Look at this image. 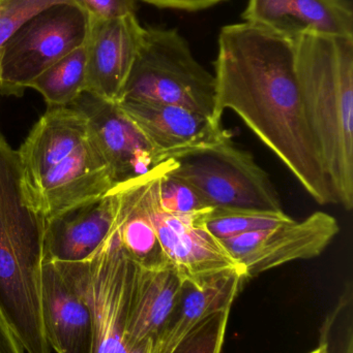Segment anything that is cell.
Instances as JSON below:
<instances>
[{
    "label": "cell",
    "mask_w": 353,
    "mask_h": 353,
    "mask_svg": "<svg viewBox=\"0 0 353 353\" xmlns=\"http://www.w3.org/2000/svg\"><path fill=\"white\" fill-rule=\"evenodd\" d=\"M339 232L334 216L315 212L302 221L292 220L220 242L249 279L292 261L319 256Z\"/></svg>",
    "instance_id": "ba28073f"
},
{
    "label": "cell",
    "mask_w": 353,
    "mask_h": 353,
    "mask_svg": "<svg viewBox=\"0 0 353 353\" xmlns=\"http://www.w3.org/2000/svg\"><path fill=\"white\" fill-rule=\"evenodd\" d=\"M73 0H0V49L30 19L57 4Z\"/></svg>",
    "instance_id": "484cf974"
},
{
    "label": "cell",
    "mask_w": 353,
    "mask_h": 353,
    "mask_svg": "<svg viewBox=\"0 0 353 353\" xmlns=\"http://www.w3.org/2000/svg\"><path fill=\"white\" fill-rule=\"evenodd\" d=\"M182 282L173 268L138 267L126 329L132 343L155 344L178 304Z\"/></svg>",
    "instance_id": "ffe728a7"
},
{
    "label": "cell",
    "mask_w": 353,
    "mask_h": 353,
    "mask_svg": "<svg viewBox=\"0 0 353 353\" xmlns=\"http://www.w3.org/2000/svg\"><path fill=\"white\" fill-rule=\"evenodd\" d=\"M352 285L348 283L339 302L321 330L329 353H353Z\"/></svg>",
    "instance_id": "603a6c76"
},
{
    "label": "cell",
    "mask_w": 353,
    "mask_h": 353,
    "mask_svg": "<svg viewBox=\"0 0 353 353\" xmlns=\"http://www.w3.org/2000/svg\"><path fill=\"white\" fill-rule=\"evenodd\" d=\"M171 167L162 173L158 181L159 207L171 215H188L211 209L190 184L168 173Z\"/></svg>",
    "instance_id": "cb8c5ba5"
},
{
    "label": "cell",
    "mask_w": 353,
    "mask_h": 353,
    "mask_svg": "<svg viewBox=\"0 0 353 353\" xmlns=\"http://www.w3.org/2000/svg\"><path fill=\"white\" fill-rule=\"evenodd\" d=\"M53 263L93 313V353H153V344L132 343L126 331L138 265L124 253L115 226L90 259Z\"/></svg>",
    "instance_id": "5b68a950"
},
{
    "label": "cell",
    "mask_w": 353,
    "mask_h": 353,
    "mask_svg": "<svg viewBox=\"0 0 353 353\" xmlns=\"http://www.w3.org/2000/svg\"><path fill=\"white\" fill-rule=\"evenodd\" d=\"M294 220L284 211L253 208H213L205 215V226L217 240L233 238Z\"/></svg>",
    "instance_id": "7402d4cb"
},
{
    "label": "cell",
    "mask_w": 353,
    "mask_h": 353,
    "mask_svg": "<svg viewBox=\"0 0 353 353\" xmlns=\"http://www.w3.org/2000/svg\"><path fill=\"white\" fill-rule=\"evenodd\" d=\"M151 173L117 185L112 190L117 197L115 230L124 253L141 269L160 270L170 265L149 211Z\"/></svg>",
    "instance_id": "d6986e66"
},
{
    "label": "cell",
    "mask_w": 353,
    "mask_h": 353,
    "mask_svg": "<svg viewBox=\"0 0 353 353\" xmlns=\"http://www.w3.org/2000/svg\"><path fill=\"white\" fill-rule=\"evenodd\" d=\"M26 187L33 203L48 218L107 194L114 184L103 159L89 140Z\"/></svg>",
    "instance_id": "5bb4252c"
},
{
    "label": "cell",
    "mask_w": 353,
    "mask_h": 353,
    "mask_svg": "<svg viewBox=\"0 0 353 353\" xmlns=\"http://www.w3.org/2000/svg\"><path fill=\"white\" fill-rule=\"evenodd\" d=\"M41 301L50 347L56 353H93V313L55 263L49 261L44 263Z\"/></svg>",
    "instance_id": "2e32d148"
},
{
    "label": "cell",
    "mask_w": 353,
    "mask_h": 353,
    "mask_svg": "<svg viewBox=\"0 0 353 353\" xmlns=\"http://www.w3.org/2000/svg\"><path fill=\"white\" fill-rule=\"evenodd\" d=\"M90 20H111L136 14L138 0H73Z\"/></svg>",
    "instance_id": "4316f807"
},
{
    "label": "cell",
    "mask_w": 353,
    "mask_h": 353,
    "mask_svg": "<svg viewBox=\"0 0 353 353\" xmlns=\"http://www.w3.org/2000/svg\"><path fill=\"white\" fill-rule=\"evenodd\" d=\"M230 310L211 315L197 325L172 353H221L227 331Z\"/></svg>",
    "instance_id": "d4e9b609"
},
{
    "label": "cell",
    "mask_w": 353,
    "mask_h": 353,
    "mask_svg": "<svg viewBox=\"0 0 353 353\" xmlns=\"http://www.w3.org/2000/svg\"><path fill=\"white\" fill-rule=\"evenodd\" d=\"M85 43L41 72L29 88L41 93L50 108L70 107L86 90Z\"/></svg>",
    "instance_id": "44dd1931"
},
{
    "label": "cell",
    "mask_w": 353,
    "mask_h": 353,
    "mask_svg": "<svg viewBox=\"0 0 353 353\" xmlns=\"http://www.w3.org/2000/svg\"><path fill=\"white\" fill-rule=\"evenodd\" d=\"M113 190L46 218L45 263H80L93 257L113 232Z\"/></svg>",
    "instance_id": "4fadbf2b"
},
{
    "label": "cell",
    "mask_w": 353,
    "mask_h": 353,
    "mask_svg": "<svg viewBox=\"0 0 353 353\" xmlns=\"http://www.w3.org/2000/svg\"><path fill=\"white\" fill-rule=\"evenodd\" d=\"M242 19L292 39L305 34L353 37L348 0H248Z\"/></svg>",
    "instance_id": "9a60e30c"
},
{
    "label": "cell",
    "mask_w": 353,
    "mask_h": 353,
    "mask_svg": "<svg viewBox=\"0 0 353 353\" xmlns=\"http://www.w3.org/2000/svg\"><path fill=\"white\" fill-rule=\"evenodd\" d=\"M144 34L136 14L111 20L88 19L85 92L120 103Z\"/></svg>",
    "instance_id": "8fae6325"
},
{
    "label": "cell",
    "mask_w": 353,
    "mask_h": 353,
    "mask_svg": "<svg viewBox=\"0 0 353 353\" xmlns=\"http://www.w3.org/2000/svg\"><path fill=\"white\" fill-rule=\"evenodd\" d=\"M213 119L229 109L283 163L319 205H338L305 111L294 39L251 23L226 25L218 39Z\"/></svg>",
    "instance_id": "6da1fadb"
},
{
    "label": "cell",
    "mask_w": 353,
    "mask_h": 353,
    "mask_svg": "<svg viewBox=\"0 0 353 353\" xmlns=\"http://www.w3.org/2000/svg\"><path fill=\"white\" fill-rule=\"evenodd\" d=\"M0 353H24V348L21 345L14 334L0 317Z\"/></svg>",
    "instance_id": "f1b7e54d"
},
{
    "label": "cell",
    "mask_w": 353,
    "mask_h": 353,
    "mask_svg": "<svg viewBox=\"0 0 353 353\" xmlns=\"http://www.w3.org/2000/svg\"><path fill=\"white\" fill-rule=\"evenodd\" d=\"M173 161L164 163L151 173L149 180V211L170 267L180 279L194 282L238 267L205 226V215L211 209L188 215H171L159 207L158 181Z\"/></svg>",
    "instance_id": "30bf717a"
},
{
    "label": "cell",
    "mask_w": 353,
    "mask_h": 353,
    "mask_svg": "<svg viewBox=\"0 0 353 353\" xmlns=\"http://www.w3.org/2000/svg\"><path fill=\"white\" fill-rule=\"evenodd\" d=\"M294 70L332 189L353 207V37H296Z\"/></svg>",
    "instance_id": "3957f363"
},
{
    "label": "cell",
    "mask_w": 353,
    "mask_h": 353,
    "mask_svg": "<svg viewBox=\"0 0 353 353\" xmlns=\"http://www.w3.org/2000/svg\"><path fill=\"white\" fill-rule=\"evenodd\" d=\"M168 173L190 184L209 208L283 211L269 176L231 137L174 159Z\"/></svg>",
    "instance_id": "8992f818"
},
{
    "label": "cell",
    "mask_w": 353,
    "mask_h": 353,
    "mask_svg": "<svg viewBox=\"0 0 353 353\" xmlns=\"http://www.w3.org/2000/svg\"><path fill=\"white\" fill-rule=\"evenodd\" d=\"M72 107L86 118L89 140L103 159L114 187L167 163L117 103L83 92Z\"/></svg>",
    "instance_id": "9c48e42d"
},
{
    "label": "cell",
    "mask_w": 353,
    "mask_h": 353,
    "mask_svg": "<svg viewBox=\"0 0 353 353\" xmlns=\"http://www.w3.org/2000/svg\"><path fill=\"white\" fill-rule=\"evenodd\" d=\"M88 17L76 4H57L23 25L0 49V92L20 95L58 60L85 43Z\"/></svg>",
    "instance_id": "52a82bcc"
},
{
    "label": "cell",
    "mask_w": 353,
    "mask_h": 353,
    "mask_svg": "<svg viewBox=\"0 0 353 353\" xmlns=\"http://www.w3.org/2000/svg\"><path fill=\"white\" fill-rule=\"evenodd\" d=\"M310 353H329V352H327V347L325 342L319 341L318 347L315 348V350H312Z\"/></svg>",
    "instance_id": "f546056e"
},
{
    "label": "cell",
    "mask_w": 353,
    "mask_h": 353,
    "mask_svg": "<svg viewBox=\"0 0 353 353\" xmlns=\"http://www.w3.org/2000/svg\"><path fill=\"white\" fill-rule=\"evenodd\" d=\"M46 216L0 137V317L27 353H51L43 317Z\"/></svg>",
    "instance_id": "7a4b0ae2"
},
{
    "label": "cell",
    "mask_w": 353,
    "mask_h": 353,
    "mask_svg": "<svg viewBox=\"0 0 353 353\" xmlns=\"http://www.w3.org/2000/svg\"><path fill=\"white\" fill-rule=\"evenodd\" d=\"M145 3L157 6L159 8L198 12L217 6L227 0H142Z\"/></svg>",
    "instance_id": "83f0119b"
},
{
    "label": "cell",
    "mask_w": 353,
    "mask_h": 353,
    "mask_svg": "<svg viewBox=\"0 0 353 353\" xmlns=\"http://www.w3.org/2000/svg\"><path fill=\"white\" fill-rule=\"evenodd\" d=\"M118 105L166 161L231 137L211 118L178 105L133 101H122Z\"/></svg>",
    "instance_id": "7c38bea8"
},
{
    "label": "cell",
    "mask_w": 353,
    "mask_h": 353,
    "mask_svg": "<svg viewBox=\"0 0 353 353\" xmlns=\"http://www.w3.org/2000/svg\"><path fill=\"white\" fill-rule=\"evenodd\" d=\"M240 267L224 270L199 281L182 280L178 304L153 344V353H172L204 319L231 308L245 282Z\"/></svg>",
    "instance_id": "e0dca14e"
},
{
    "label": "cell",
    "mask_w": 353,
    "mask_h": 353,
    "mask_svg": "<svg viewBox=\"0 0 353 353\" xmlns=\"http://www.w3.org/2000/svg\"><path fill=\"white\" fill-rule=\"evenodd\" d=\"M89 141L86 118L76 108H50L18 150L27 186Z\"/></svg>",
    "instance_id": "ac0fdd59"
},
{
    "label": "cell",
    "mask_w": 353,
    "mask_h": 353,
    "mask_svg": "<svg viewBox=\"0 0 353 353\" xmlns=\"http://www.w3.org/2000/svg\"><path fill=\"white\" fill-rule=\"evenodd\" d=\"M215 97V76L199 63L178 29L145 28L120 101L178 105L213 119Z\"/></svg>",
    "instance_id": "277c9868"
}]
</instances>
